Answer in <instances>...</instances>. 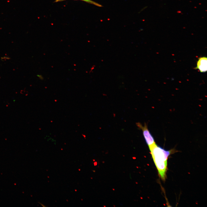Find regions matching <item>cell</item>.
<instances>
[{
  "instance_id": "cell-2",
  "label": "cell",
  "mask_w": 207,
  "mask_h": 207,
  "mask_svg": "<svg viewBox=\"0 0 207 207\" xmlns=\"http://www.w3.org/2000/svg\"><path fill=\"white\" fill-rule=\"evenodd\" d=\"M136 125L142 131L143 135L145 141L149 147L156 143L154 139L149 131L147 124L145 123L143 125L139 122L136 123Z\"/></svg>"
},
{
  "instance_id": "cell-3",
  "label": "cell",
  "mask_w": 207,
  "mask_h": 207,
  "mask_svg": "<svg viewBox=\"0 0 207 207\" xmlns=\"http://www.w3.org/2000/svg\"><path fill=\"white\" fill-rule=\"evenodd\" d=\"M195 69H198L200 72H205L207 70V59L206 57H200L197 62Z\"/></svg>"
},
{
  "instance_id": "cell-4",
  "label": "cell",
  "mask_w": 207,
  "mask_h": 207,
  "mask_svg": "<svg viewBox=\"0 0 207 207\" xmlns=\"http://www.w3.org/2000/svg\"><path fill=\"white\" fill-rule=\"evenodd\" d=\"M65 0H56L55 1V2H57L62 1H65ZM75 0L82 1H85L87 3L93 4L94 5H95L96 6H97L98 7H101L102 6L101 5H100V4H98V3H96L93 1H91V0Z\"/></svg>"
},
{
  "instance_id": "cell-1",
  "label": "cell",
  "mask_w": 207,
  "mask_h": 207,
  "mask_svg": "<svg viewBox=\"0 0 207 207\" xmlns=\"http://www.w3.org/2000/svg\"><path fill=\"white\" fill-rule=\"evenodd\" d=\"M149 147L159 175L162 180L164 181L166 177L168 157L173 150H166L156 143Z\"/></svg>"
}]
</instances>
